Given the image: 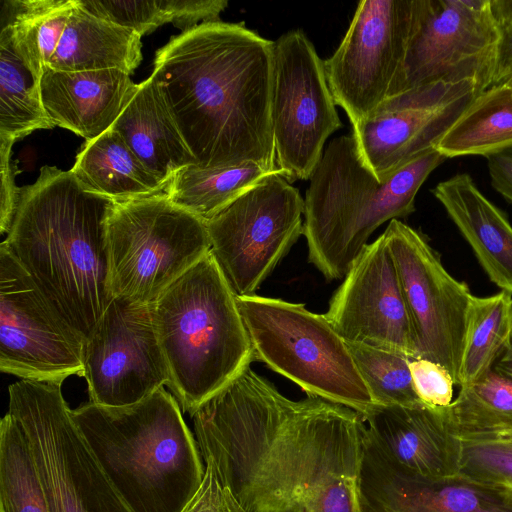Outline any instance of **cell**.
<instances>
[{"mask_svg":"<svg viewBox=\"0 0 512 512\" xmlns=\"http://www.w3.org/2000/svg\"><path fill=\"white\" fill-rule=\"evenodd\" d=\"M190 416L203 461L245 512H362L356 411L291 400L249 366Z\"/></svg>","mask_w":512,"mask_h":512,"instance_id":"cell-1","label":"cell"},{"mask_svg":"<svg viewBox=\"0 0 512 512\" xmlns=\"http://www.w3.org/2000/svg\"><path fill=\"white\" fill-rule=\"evenodd\" d=\"M274 42L244 22H205L155 55L156 80L185 143L203 169L276 165L271 123Z\"/></svg>","mask_w":512,"mask_h":512,"instance_id":"cell-2","label":"cell"},{"mask_svg":"<svg viewBox=\"0 0 512 512\" xmlns=\"http://www.w3.org/2000/svg\"><path fill=\"white\" fill-rule=\"evenodd\" d=\"M116 202L72 172L43 166L21 188L2 242L52 307L85 339L114 298L107 221Z\"/></svg>","mask_w":512,"mask_h":512,"instance_id":"cell-3","label":"cell"},{"mask_svg":"<svg viewBox=\"0 0 512 512\" xmlns=\"http://www.w3.org/2000/svg\"><path fill=\"white\" fill-rule=\"evenodd\" d=\"M72 417L133 512H181L205 467L176 398L163 387L124 407L88 402Z\"/></svg>","mask_w":512,"mask_h":512,"instance_id":"cell-4","label":"cell"},{"mask_svg":"<svg viewBox=\"0 0 512 512\" xmlns=\"http://www.w3.org/2000/svg\"><path fill=\"white\" fill-rule=\"evenodd\" d=\"M446 160L432 148L379 181L350 135L334 138L315 168L304 199L308 259L328 280L344 279L370 235L415 211V198Z\"/></svg>","mask_w":512,"mask_h":512,"instance_id":"cell-5","label":"cell"},{"mask_svg":"<svg viewBox=\"0 0 512 512\" xmlns=\"http://www.w3.org/2000/svg\"><path fill=\"white\" fill-rule=\"evenodd\" d=\"M169 387L190 415L255 361L234 294L211 252L153 303Z\"/></svg>","mask_w":512,"mask_h":512,"instance_id":"cell-6","label":"cell"},{"mask_svg":"<svg viewBox=\"0 0 512 512\" xmlns=\"http://www.w3.org/2000/svg\"><path fill=\"white\" fill-rule=\"evenodd\" d=\"M255 361L297 384L308 396L348 407L362 417L378 405L347 342L325 315L305 304L256 294L237 297Z\"/></svg>","mask_w":512,"mask_h":512,"instance_id":"cell-7","label":"cell"},{"mask_svg":"<svg viewBox=\"0 0 512 512\" xmlns=\"http://www.w3.org/2000/svg\"><path fill=\"white\" fill-rule=\"evenodd\" d=\"M62 382L19 380L8 411L24 433L51 512H133L77 427Z\"/></svg>","mask_w":512,"mask_h":512,"instance_id":"cell-8","label":"cell"},{"mask_svg":"<svg viewBox=\"0 0 512 512\" xmlns=\"http://www.w3.org/2000/svg\"><path fill=\"white\" fill-rule=\"evenodd\" d=\"M113 297L153 304L210 251L206 221L166 193L116 203L107 221Z\"/></svg>","mask_w":512,"mask_h":512,"instance_id":"cell-9","label":"cell"},{"mask_svg":"<svg viewBox=\"0 0 512 512\" xmlns=\"http://www.w3.org/2000/svg\"><path fill=\"white\" fill-rule=\"evenodd\" d=\"M304 199L273 174L206 221L210 252L239 296L254 295L303 235Z\"/></svg>","mask_w":512,"mask_h":512,"instance_id":"cell-10","label":"cell"},{"mask_svg":"<svg viewBox=\"0 0 512 512\" xmlns=\"http://www.w3.org/2000/svg\"><path fill=\"white\" fill-rule=\"evenodd\" d=\"M502 37L492 0H417L413 33L391 96L436 82L472 81L486 90L493 84Z\"/></svg>","mask_w":512,"mask_h":512,"instance_id":"cell-11","label":"cell"},{"mask_svg":"<svg viewBox=\"0 0 512 512\" xmlns=\"http://www.w3.org/2000/svg\"><path fill=\"white\" fill-rule=\"evenodd\" d=\"M271 123L276 165L289 183L310 180L327 138L343 126L324 60L300 29L274 42Z\"/></svg>","mask_w":512,"mask_h":512,"instance_id":"cell-12","label":"cell"},{"mask_svg":"<svg viewBox=\"0 0 512 512\" xmlns=\"http://www.w3.org/2000/svg\"><path fill=\"white\" fill-rule=\"evenodd\" d=\"M417 0H362L336 51L324 60L337 106L352 126L389 98L402 73Z\"/></svg>","mask_w":512,"mask_h":512,"instance_id":"cell-13","label":"cell"},{"mask_svg":"<svg viewBox=\"0 0 512 512\" xmlns=\"http://www.w3.org/2000/svg\"><path fill=\"white\" fill-rule=\"evenodd\" d=\"M398 272L407 306L416 359L444 366L455 384L472 294L452 277L426 237L399 219L383 232Z\"/></svg>","mask_w":512,"mask_h":512,"instance_id":"cell-14","label":"cell"},{"mask_svg":"<svg viewBox=\"0 0 512 512\" xmlns=\"http://www.w3.org/2000/svg\"><path fill=\"white\" fill-rule=\"evenodd\" d=\"M84 343L1 243V371L21 380L63 383L82 376Z\"/></svg>","mask_w":512,"mask_h":512,"instance_id":"cell-15","label":"cell"},{"mask_svg":"<svg viewBox=\"0 0 512 512\" xmlns=\"http://www.w3.org/2000/svg\"><path fill=\"white\" fill-rule=\"evenodd\" d=\"M82 376L90 402L106 407L138 403L167 385L150 304L112 299L85 339Z\"/></svg>","mask_w":512,"mask_h":512,"instance_id":"cell-16","label":"cell"},{"mask_svg":"<svg viewBox=\"0 0 512 512\" xmlns=\"http://www.w3.org/2000/svg\"><path fill=\"white\" fill-rule=\"evenodd\" d=\"M481 92L472 81L436 82L387 98L352 126L360 158L384 181L418 155L435 148Z\"/></svg>","mask_w":512,"mask_h":512,"instance_id":"cell-17","label":"cell"},{"mask_svg":"<svg viewBox=\"0 0 512 512\" xmlns=\"http://www.w3.org/2000/svg\"><path fill=\"white\" fill-rule=\"evenodd\" d=\"M324 315L348 343L416 359L407 306L383 233L356 258Z\"/></svg>","mask_w":512,"mask_h":512,"instance_id":"cell-18","label":"cell"},{"mask_svg":"<svg viewBox=\"0 0 512 512\" xmlns=\"http://www.w3.org/2000/svg\"><path fill=\"white\" fill-rule=\"evenodd\" d=\"M362 512H512V487L461 475L427 478L389 459L361 426Z\"/></svg>","mask_w":512,"mask_h":512,"instance_id":"cell-19","label":"cell"},{"mask_svg":"<svg viewBox=\"0 0 512 512\" xmlns=\"http://www.w3.org/2000/svg\"><path fill=\"white\" fill-rule=\"evenodd\" d=\"M363 420L373 442L409 472L427 478L459 474L462 441L446 408L378 406Z\"/></svg>","mask_w":512,"mask_h":512,"instance_id":"cell-20","label":"cell"},{"mask_svg":"<svg viewBox=\"0 0 512 512\" xmlns=\"http://www.w3.org/2000/svg\"><path fill=\"white\" fill-rule=\"evenodd\" d=\"M138 84L117 69L66 72L48 68L41 78L45 112L54 126L91 141L109 130Z\"/></svg>","mask_w":512,"mask_h":512,"instance_id":"cell-21","label":"cell"},{"mask_svg":"<svg viewBox=\"0 0 512 512\" xmlns=\"http://www.w3.org/2000/svg\"><path fill=\"white\" fill-rule=\"evenodd\" d=\"M490 281L512 295V225L468 173H457L432 190Z\"/></svg>","mask_w":512,"mask_h":512,"instance_id":"cell-22","label":"cell"},{"mask_svg":"<svg viewBox=\"0 0 512 512\" xmlns=\"http://www.w3.org/2000/svg\"><path fill=\"white\" fill-rule=\"evenodd\" d=\"M111 129L121 135L146 168L166 187L182 169L196 166L152 76L138 84Z\"/></svg>","mask_w":512,"mask_h":512,"instance_id":"cell-23","label":"cell"},{"mask_svg":"<svg viewBox=\"0 0 512 512\" xmlns=\"http://www.w3.org/2000/svg\"><path fill=\"white\" fill-rule=\"evenodd\" d=\"M141 36L94 16L76 0L49 68L78 72L117 69L131 75L142 60Z\"/></svg>","mask_w":512,"mask_h":512,"instance_id":"cell-24","label":"cell"},{"mask_svg":"<svg viewBox=\"0 0 512 512\" xmlns=\"http://www.w3.org/2000/svg\"><path fill=\"white\" fill-rule=\"evenodd\" d=\"M70 171L84 188L116 203L162 194L167 188L111 128L85 142Z\"/></svg>","mask_w":512,"mask_h":512,"instance_id":"cell-25","label":"cell"},{"mask_svg":"<svg viewBox=\"0 0 512 512\" xmlns=\"http://www.w3.org/2000/svg\"><path fill=\"white\" fill-rule=\"evenodd\" d=\"M511 148L512 85L507 82L480 92L435 147L446 159L487 158Z\"/></svg>","mask_w":512,"mask_h":512,"instance_id":"cell-26","label":"cell"},{"mask_svg":"<svg viewBox=\"0 0 512 512\" xmlns=\"http://www.w3.org/2000/svg\"><path fill=\"white\" fill-rule=\"evenodd\" d=\"M76 0H5L1 28H8L14 47L40 78L49 68Z\"/></svg>","mask_w":512,"mask_h":512,"instance_id":"cell-27","label":"cell"},{"mask_svg":"<svg viewBox=\"0 0 512 512\" xmlns=\"http://www.w3.org/2000/svg\"><path fill=\"white\" fill-rule=\"evenodd\" d=\"M54 127L41 97V78L22 60L8 28L0 32V140L15 143Z\"/></svg>","mask_w":512,"mask_h":512,"instance_id":"cell-28","label":"cell"},{"mask_svg":"<svg viewBox=\"0 0 512 512\" xmlns=\"http://www.w3.org/2000/svg\"><path fill=\"white\" fill-rule=\"evenodd\" d=\"M281 170L268 171L255 163L203 169L195 165L176 174L165 193L178 206L208 221L245 192Z\"/></svg>","mask_w":512,"mask_h":512,"instance_id":"cell-29","label":"cell"},{"mask_svg":"<svg viewBox=\"0 0 512 512\" xmlns=\"http://www.w3.org/2000/svg\"><path fill=\"white\" fill-rule=\"evenodd\" d=\"M512 328V295L501 291L472 296L459 368L460 387L471 385L491 371L504 351Z\"/></svg>","mask_w":512,"mask_h":512,"instance_id":"cell-30","label":"cell"},{"mask_svg":"<svg viewBox=\"0 0 512 512\" xmlns=\"http://www.w3.org/2000/svg\"><path fill=\"white\" fill-rule=\"evenodd\" d=\"M446 415L460 439L511 435L512 379L492 369L479 381L461 387Z\"/></svg>","mask_w":512,"mask_h":512,"instance_id":"cell-31","label":"cell"},{"mask_svg":"<svg viewBox=\"0 0 512 512\" xmlns=\"http://www.w3.org/2000/svg\"><path fill=\"white\" fill-rule=\"evenodd\" d=\"M0 512H51L27 439L9 413L0 423Z\"/></svg>","mask_w":512,"mask_h":512,"instance_id":"cell-32","label":"cell"},{"mask_svg":"<svg viewBox=\"0 0 512 512\" xmlns=\"http://www.w3.org/2000/svg\"><path fill=\"white\" fill-rule=\"evenodd\" d=\"M347 344L378 406L424 405L413 387L410 372L412 358L361 344Z\"/></svg>","mask_w":512,"mask_h":512,"instance_id":"cell-33","label":"cell"},{"mask_svg":"<svg viewBox=\"0 0 512 512\" xmlns=\"http://www.w3.org/2000/svg\"><path fill=\"white\" fill-rule=\"evenodd\" d=\"M96 17L136 31L141 37L158 27L180 22L182 0H77Z\"/></svg>","mask_w":512,"mask_h":512,"instance_id":"cell-34","label":"cell"},{"mask_svg":"<svg viewBox=\"0 0 512 512\" xmlns=\"http://www.w3.org/2000/svg\"><path fill=\"white\" fill-rule=\"evenodd\" d=\"M461 441L459 475L484 483L512 487V434Z\"/></svg>","mask_w":512,"mask_h":512,"instance_id":"cell-35","label":"cell"},{"mask_svg":"<svg viewBox=\"0 0 512 512\" xmlns=\"http://www.w3.org/2000/svg\"><path fill=\"white\" fill-rule=\"evenodd\" d=\"M410 372L415 393L425 406L447 408L451 405L455 382L444 366L427 359H413Z\"/></svg>","mask_w":512,"mask_h":512,"instance_id":"cell-36","label":"cell"},{"mask_svg":"<svg viewBox=\"0 0 512 512\" xmlns=\"http://www.w3.org/2000/svg\"><path fill=\"white\" fill-rule=\"evenodd\" d=\"M205 462L202 482L181 512H245L219 479L213 463Z\"/></svg>","mask_w":512,"mask_h":512,"instance_id":"cell-37","label":"cell"},{"mask_svg":"<svg viewBox=\"0 0 512 512\" xmlns=\"http://www.w3.org/2000/svg\"><path fill=\"white\" fill-rule=\"evenodd\" d=\"M13 142L0 140V231L7 234L13 222L20 199L21 188L16 186L15 170L11 163Z\"/></svg>","mask_w":512,"mask_h":512,"instance_id":"cell-38","label":"cell"},{"mask_svg":"<svg viewBox=\"0 0 512 512\" xmlns=\"http://www.w3.org/2000/svg\"><path fill=\"white\" fill-rule=\"evenodd\" d=\"M486 159L492 187L512 204V148Z\"/></svg>","mask_w":512,"mask_h":512,"instance_id":"cell-39","label":"cell"},{"mask_svg":"<svg viewBox=\"0 0 512 512\" xmlns=\"http://www.w3.org/2000/svg\"><path fill=\"white\" fill-rule=\"evenodd\" d=\"M503 37L493 84H500L512 76V25L502 26Z\"/></svg>","mask_w":512,"mask_h":512,"instance_id":"cell-40","label":"cell"},{"mask_svg":"<svg viewBox=\"0 0 512 512\" xmlns=\"http://www.w3.org/2000/svg\"><path fill=\"white\" fill-rule=\"evenodd\" d=\"M493 369L496 372L512 379V328L507 345L496 361Z\"/></svg>","mask_w":512,"mask_h":512,"instance_id":"cell-41","label":"cell"},{"mask_svg":"<svg viewBox=\"0 0 512 512\" xmlns=\"http://www.w3.org/2000/svg\"><path fill=\"white\" fill-rule=\"evenodd\" d=\"M492 2L501 25H512V0H492Z\"/></svg>","mask_w":512,"mask_h":512,"instance_id":"cell-42","label":"cell"},{"mask_svg":"<svg viewBox=\"0 0 512 512\" xmlns=\"http://www.w3.org/2000/svg\"><path fill=\"white\" fill-rule=\"evenodd\" d=\"M505 82H507V83L512 85V76L508 80H506Z\"/></svg>","mask_w":512,"mask_h":512,"instance_id":"cell-43","label":"cell"}]
</instances>
